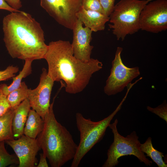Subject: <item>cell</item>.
<instances>
[{"instance_id": "22", "label": "cell", "mask_w": 167, "mask_h": 167, "mask_svg": "<svg viewBox=\"0 0 167 167\" xmlns=\"http://www.w3.org/2000/svg\"><path fill=\"white\" fill-rule=\"evenodd\" d=\"M82 7L86 10L96 11L104 14L99 0H82Z\"/></svg>"}, {"instance_id": "1", "label": "cell", "mask_w": 167, "mask_h": 167, "mask_svg": "<svg viewBox=\"0 0 167 167\" xmlns=\"http://www.w3.org/2000/svg\"><path fill=\"white\" fill-rule=\"evenodd\" d=\"M44 59L48 65V74L54 81H63L66 92L75 94L82 92L88 84L92 75L102 68V63L91 58L83 62L74 55L69 41L50 42Z\"/></svg>"}, {"instance_id": "21", "label": "cell", "mask_w": 167, "mask_h": 167, "mask_svg": "<svg viewBox=\"0 0 167 167\" xmlns=\"http://www.w3.org/2000/svg\"><path fill=\"white\" fill-rule=\"evenodd\" d=\"M147 108L149 111L157 115L167 122V105L166 100L156 108L147 106Z\"/></svg>"}, {"instance_id": "27", "label": "cell", "mask_w": 167, "mask_h": 167, "mask_svg": "<svg viewBox=\"0 0 167 167\" xmlns=\"http://www.w3.org/2000/svg\"><path fill=\"white\" fill-rule=\"evenodd\" d=\"M7 3L12 8L19 10L22 7L21 0H5Z\"/></svg>"}, {"instance_id": "13", "label": "cell", "mask_w": 167, "mask_h": 167, "mask_svg": "<svg viewBox=\"0 0 167 167\" xmlns=\"http://www.w3.org/2000/svg\"><path fill=\"white\" fill-rule=\"evenodd\" d=\"M77 19L85 26L95 32L104 30L105 24L109 21V17L98 11L86 10L81 7L76 14Z\"/></svg>"}, {"instance_id": "28", "label": "cell", "mask_w": 167, "mask_h": 167, "mask_svg": "<svg viewBox=\"0 0 167 167\" xmlns=\"http://www.w3.org/2000/svg\"><path fill=\"white\" fill-rule=\"evenodd\" d=\"M40 160L37 167H48L46 157L43 153L40 154Z\"/></svg>"}, {"instance_id": "18", "label": "cell", "mask_w": 167, "mask_h": 167, "mask_svg": "<svg viewBox=\"0 0 167 167\" xmlns=\"http://www.w3.org/2000/svg\"><path fill=\"white\" fill-rule=\"evenodd\" d=\"M140 149L146 156L150 157L159 167H167V165L164 161L162 157L164 153L157 150L153 147L152 138L149 137L143 143L140 144Z\"/></svg>"}, {"instance_id": "23", "label": "cell", "mask_w": 167, "mask_h": 167, "mask_svg": "<svg viewBox=\"0 0 167 167\" xmlns=\"http://www.w3.org/2000/svg\"><path fill=\"white\" fill-rule=\"evenodd\" d=\"M19 71V67L13 65L10 66L4 70L0 71V81H4L15 76V74Z\"/></svg>"}, {"instance_id": "16", "label": "cell", "mask_w": 167, "mask_h": 167, "mask_svg": "<svg viewBox=\"0 0 167 167\" xmlns=\"http://www.w3.org/2000/svg\"><path fill=\"white\" fill-rule=\"evenodd\" d=\"M23 69L19 74L13 78V82L9 86L5 84H0V90L2 93L7 96L11 92L19 88L22 79L32 73V61L26 60Z\"/></svg>"}, {"instance_id": "3", "label": "cell", "mask_w": 167, "mask_h": 167, "mask_svg": "<svg viewBox=\"0 0 167 167\" xmlns=\"http://www.w3.org/2000/svg\"><path fill=\"white\" fill-rule=\"evenodd\" d=\"M57 94L44 117L43 129L36 138L41 149L52 167H61L73 159L78 147L69 131L55 117L53 106Z\"/></svg>"}, {"instance_id": "8", "label": "cell", "mask_w": 167, "mask_h": 167, "mask_svg": "<svg viewBox=\"0 0 167 167\" xmlns=\"http://www.w3.org/2000/svg\"><path fill=\"white\" fill-rule=\"evenodd\" d=\"M82 0H40L41 6L58 24L72 30Z\"/></svg>"}, {"instance_id": "26", "label": "cell", "mask_w": 167, "mask_h": 167, "mask_svg": "<svg viewBox=\"0 0 167 167\" xmlns=\"http://www.w3.org/2000/svg\"><path fill=\"white\" fill-rule=\"evenodd\" d=\"M0 9L6 10L11 12H20L21 11L12 8L7 3L5 0H0Z\"/></svg>"}, {"instance_id": "6", "label": "cell", "mask_w": 167, "mask_h": 167, "mask_svg": "<svg viewBox=\"0 0 167 167\" xmlns=\"http://www.w3.org/2000/svg\"><path fill=\"white\" fill-rule=\"evenodd\" d=\"M118 123V120L116 119L113 122L109 125L108 127L113 134L114 139L108 150L107 158L102 167H115L119 163L118 159L120 157L127 155H133L146 165H151L152 161L146 157L140 149L141 143L136 132L133 131L124 137L118 131L117 126Z\"/></svg>"}, {"instance_id": "9", "label": "cell", "mask_w": 167, "mask_h": 167, "mask_svg": "<svg viewBox=\"0 0 167 167\" xmlns=\"http://www.w3.org/2000/svg\"><path fill=\"white\" fill-rule=\"evenodd\" d=\"M140 29L158 33L167 29V0H152L140 13Z\"/></svg>"}, {"instance_id": "12", "label": "cell", "mask_w": 167, "mask_h": 167, "mask_svg": "<svg viewBox=\"0 0 167 167\" xmlns=\"http://www.w3.org/2000/svg\"><path fill=\"white\" fill-rule=\"evenodd\" d=\"M83 24L80 20L77 19L72 29L73 38L71 44L75 57L82 62H87L91 59L93 48L90 44L92 32L88 27H84Z\"/></svg>"}, {"instance_id": "20", "label": "cell", "mask_w": 167, "mask_h": 167, "mask_svg": "<svg viewBox=\"0 0 167 167\" xmlns=\"http://www.w3.org/2000/svg\"><path fill=\"white\" fill-rule=\"evenodd\" d=\"M5 141L0 142V167H5L12 164H19V159L15 154H10L6 150Z\"/></svg>"}, {"instance_id": "19", "label": "cell", "mask_w": 167, "mask_h": 167, "mask_svg": "<svg viewBox=\"0 0 167 167\" xmlns=\"http://www.w3.org/2000/svg\"><path fill=\"white\" fill-rule=\"evenodd\" d=\"M28 87L24 82L19 88L11 92L6 96L11 108L15 109L24 101L28 98Z\"/></svg>"}, {"instance_id": "10", "label": "cell", "mask_w": 167, "mask_h": 167, "mask_svg": "<svg viewBox=\"0 0 167 167\" xmlns=\"http://www.w3.org/2000/svg\"><path fill=\"white\" fill-rule=\"evenodd\" d=\"M54 82L48 75L46 69L43 68L37 87L28 90V98L31 107L43 119L50 106V96Z\"/></svg>"}, {"instance_id": "24", "label": "cell", "mask_w": 167, "mask_h": 167, "mask_svg": "<svg viewBox=\"0 0 167 167\" xmlns=\"http://www.w3.org/2000/svg\"><path fill=\"white\" fill-rule=\"evenodd\" d=\"M104 11V14L109 17L114 6L115 0H99Z\"/></svg>"}, {"instance_id": "14", "label": "cell", "mask_w": 167, "mask_h": 167, "mask_svg": "<svg viewBox=\"0 0 167 167\" xmlns=\"http://www.w3.org/2000/svg\"><path fill=\"white\" fill-rule=\"evenodd\" d=\"M31 108L29 100L27 98L15 109L12 122V131L15 139H18L24 135V127Z\"/></svg>"}, {"instance_id": "4", "label": "cell", "mask_w": 167, "mask_h": 167, "mask_svg": "<svg viewBox=\"0 0 167 167\" xmlns=\"http://www.w3.org/2000/svg\"><path fill=\"white\" fill-rule=\"evenodd\" d=\"M152 0H120L114 5L109 16L113 33L118 40H124L128 35L140 29L139 16L145 6Z\"/></svg>"}, {"instance_id": "11", "label": "cell", "mask_w": 167, "mask_h": 167, "mask_svg": "<svg viewBox=\"0 0 167 167\" xmlns=\"http://www.w3.org/2000/svg\"><path fill=\"white\" fill-rule=\"evenodd\" d=\"M13 149L19 161V167H34L37 165L36 155L41 149L37 138L23 135L17 139L5 141Z\"/></svg>"}, {"instance_id": "17", "label": "cell", "mask_w": 167, "mask_h": 167, "mask_svg": "<svg viewBox=\"0 0 167 167\" xmlns=\"http://www.w3.org/2000/svg\"><path fill=\"white\" fill-rule=\"evenodd\" d=\"M15 110L11 108L0 117V142L14 139L12 122Z\"/></svg>"}, {"instance_id": "2", "label": "cell", "mask_w": 167, "mask_h": 167, "mask_svg": "<svg viewBox=\"0 0 167 167\" xmlns=\"http://www.w3.org/2000/svg\"><path fill=\"white\" fill-rule=\"evenodd\" d=\"M3 41L8 54L23 60L44 59L48 45L40 24L29 13L12 12L2 20Z\"/></svg>"}, {"instance_id": "15", "label": "cell", "mask_w": 167, "mask_h": 167, "mask_svg": "<svg viewBox=\"0 0 167 167\" xmlns=\"http://www.w3.org/2000/svg\"><path fill=\"white\" fill-rule=\"evenodd\" d=\"M44 120L34 109H30L24 127L23 134L33 139H36L43 130Z\"/></svg>"}, {"instance_id": "5", "label": "cell", "mask_w": 167, "mask_h": 167, "mask_svg": "<svg viewBox=\"0 0 167 167\" xmlns=\"http://www.w3.org/2000/svg\"><path fill=\"white\" fill-rule=\"evenodd\" d=\"M124 98L115 110L102 120L94 122L85 118L82 114L75 115L76 124L80 132V142L75 155L73 159L71 167H77L83 158L103 137L107 128L114 116L121 109Z\"/></svg>"}, {"instance_id": "25", "label": "cell", "mask_w": 167, "mask_h": 167, "mask_svg": "<svg viewBox=\"0 0 167 167\" xmlns=\"http://www.w3.org/2000/svg\"><path fill=\"white\" fill-rule=\"evenodd\" d=\"M11 107L7 101V96L0 90V117L4 114Z\"/></svg>"}, {"instance_id": "7", "label": "cell", "mask_w": 167, "mask_h": 167, "mask_svg": "<svg viewBox=\"0 0 167 167\" xmlns=\"http://www.w3.org/2000/svg\"><path fill=\"white\" fill-rule=\"evenodd\" d=\"M122 50L121 47L117 48L114 58L112 62L110 74L104 87L105 93L109 96L122 92L129 84L140 74L138 67L129 68L123 64L121 58Z\"/></svg>"}]
</instances>
